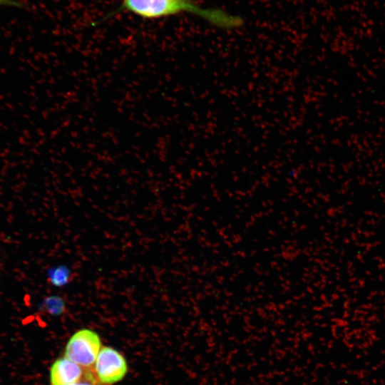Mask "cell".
Segmentation results:
<instances>
[{"label":"cell","mask_w":385,"mask_h":385,"mask_svg":"<svg viewBox=\"0 0 385 385\" xmlns=\"http://www.w3.org/2000/svg\"><path fill=\"white\" fill-rule=\"evenodd\" d=\"M94 374L103 385H111L122 380L128 372L125 357L116 349L102 346L93 367Z\"/></svg>","instance_id":"cell-3"},{"label":"cell","mask_w":385,"mask_h":385,"mask_svg":"<svg viewBox=\"0 0 385 385\" xmlns=\"http://www.w3.org/2000/svg\"><path fill=\"white\" fill-rule=\"evenodd\" d=\"M68 385H103L96 378L93 368L87 369L85 375L79 381Z\"/></svg>","instance_id":"cell-7"},{"label":"cell","mask_w":385,"mask_h":385,"mask_svg":"<svg viewBox=\"0 0 385 385\" xmlns=\"http://www.w3.org/2000/svg\"><path fill=\"white\" fill-rule=\"evenodd\" d=\"M9 4L10 1L9 0H0V4Z\"/></svg>","instance_id":"cell-8"},{"label":"cell","mask_w":385,"mask_h":385,"mask_svg":"<svg viewBox=\"0 0 385 385\" xmlns=\"http://www.w3.org/2000/svg\"><path fill=\"white\" fill-rule=\"evenodd\" d=\"M71 280V271L68 267L61 265L50 270L48 281L53 286L61 287Z\"/></svg>","instance_id":"cell-5"},{"label":"cell","mask_w":385,"mask_h":385,"mask_svg":"<svg viewBox=\"0 0 385 385\" xmlns=\"http://www.w3.org/2000/svg\"><path fill=\"white\" fill-rule=\"evenodd\" d=\"M45 309L51 314H62L65 310V302L58 296H50L45 299L43 303Z\"/></svg>","instance_id":"cell-6"},{"label":"cell","mask_w":385,"mask_h":385,"mask_svg":"<svg viewBox=\"0 0 385 385\" xmlns=\"http://www.w3.org/2000/svg\"><path fill=\"white\" fill-rule=\"evenodd\" d=\"M101 348V338L96 332L81 329L70 337L65 347L64 356L84 369H91Z\"/></svg>","instance_id":"cell-2"},{"label":"cell","mask_w":385,"mask_h":385,"mask_svg":"<svg viewBox=\"0 0 385 385\" xmlns=\"http://www.w3.org/2000/svg\"><path fill=\"white\" fill-rule=\"evenodd\" d=\"M87 369L72 361L66 356L57 359L52 364L49 379L51 385H68L81 379Z\"/></svg>","instance_id":"cell-4"},{"label":"cell","mask_w":385,"mask_h":385,"mask_svg":"<svg viewBox=\"0 0 385 385\" xmlns=\"http://www.w3.org/2000/svg\"><path fill=\"white\" fill-rule=\"evenodd\" d=\"M123 11L144 19H159L187 12L222 29H235L243 25L242 19L238 16L222 9L202 8L192 0H123L113 14Z\"/></svg>","instance_id":"cell-1"}]
</instances>
